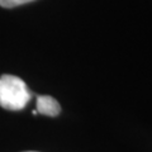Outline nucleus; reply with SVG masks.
<instances>
[{"label":"nucleus","instance_id":"1","mask_svg":"<svg viewBox=\"0 0 152 152\" xmlns=\"http://www.w3.org/2000/svg\"><path fill=\"white\" fill-rule=\"evenodd\" d=\"M27 84L14 75L0 76V107L8 110H22L32 99Z\"/></svg>","mask_w":152,"mask_h":152},{"label":"nucleus","instance_id":"2","mask_svg":"<svg viewBox=\"0 0 152 152\" xmlns=\"http://www.w3.org/2000/svg\"><path fill=\"white\" fill-rule=\"evenodd\" d=\"M37 108L36 112L38 114H43L48 117H57L61 112V105L55 98L50 95H36Z\"/></svg>","mask_w":152,"mask_h":152},{"label":"nucleus","instance_id":"3","mask_svg":"<svg viewBox=\"0 0 152 152\" xmlns=\"http://www.w3.org/2000/svg\"><path fill=\"white\" fill-rule=\"evenodd\" d=\"M32 1H34V0H0V7L10 9V8H15V7L32 3Z\"/></svg>","mask_w":152,"mask_h":152},{"label":"nucleus","instance_id":"4","mask_svg":"<svg viewBox=\"0 0 152 152\" xmlns=\"http://www.w3.org/2000/svg\"><path fill=\"white\" fill-rule=\"evenodd\" d=\"M28 152H36V151H28Z\"/></svg>","mask_w":152,"mask_h":152}]
</instances>
